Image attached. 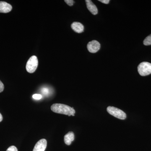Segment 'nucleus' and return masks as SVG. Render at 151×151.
Masks as SVG:
<instances>
[{"label": "nucleus", "mask_w": 151, "mask_h": 151, "mask_svg": "<svg viewBox=\"0 0 151 151\" xmlns=\"http://www.w3.org/2000/svg\"><path fill=\"white\" fill-rule=\"evenodd\" d=\"M143 43L145 45H151V35H149L145 39Z\"/></svg>", "instance_id": "9b49d317"}, {"label": "nucleus", "mask_w": 151, "mask_h": 151, "mask_svg": "<svg viewBox=\"0 0 151 151\" xmlns=\"http://www.w3.org/2000/svg\"><path fill=\"white\" fill-rule=\"evenodd\" d=\"M51 110L54 113L64 114L70 116H74L75 111L73 108L64 104L55 103L52 105Z\"/></svg>", "instance_id": "f257e3e1"}, {"label": "nucleus", "mask_w": 151, "mask_h": 151, "mask_svg": "<svg viewBox=\"0 0 151 151\" xmlns=\"http://www.w3.org/2000/svg\"><path fill=\"white\" fill-rule=\"evenodd\" d=\"M32 97L35 100H39L42 98V96L40 94H36L33 95Z\"/></svg>", "instance_id": "f8f14e48"}, {"label": "nucleus", "mask_w": 151, "mask_h": 151, "mask_svg": "<svg viewBox=\"0 0 151 151\" xmlns=\"http://www.w3.org/2000/svg\"><path fill=\"white\" fill-rule=\"evenodd\" d=\"M4 85L2 82L0 80V93L2 92L4 90Z\"/></svg>", "instance_id": "2eb2a0df"}, {"label": "nucleus", "mask_w": 151, "mask_h": 151, "mask_svg": "<svg viewBox=\"0 0 151 151\" xmlns=\"http://www.w3.org/2000/svg\"><path fill=\"white\" fill-rule=\"evenodd\" d=\"M74 134L73 132H69L64 136V142L67 145H71V142L74 141Z\"/></svg>", "instance_id": "9d476101"}, {"label": "nucleus", "mask_w": 151, "mask_h": 151, "mask_svg": "<svg viewBox=\"0 0 151 151\" xmlns=\"http://www.w3.org/2000/svg\"><path fill=\"white\" fill-rule=\"evenodd\" d=\"M99 1L105 4H108L110 2L109 0H99Z\"/></svg>", "instance_id": "dca6fc26"}, {"label": "nucleus", "mask_w": 151, "mask_h": 151, "mask_svg": "<svg viewBox=\"0 0 151 151\" xmlns=\"http://www.w3.org/2000/svg\"><path fill=\"white\" fill-rule=\"evenodd\" d=\"M6 151H18V150L16 147L14 146H12L10 147Z\"/></svg>", "instance_id": "4468645a"}, {"label": "nucleus", "mask_w": 151, "mask_h": 151, "mask_svg": "<svg viewBox=\"0 0 151 151\" xmlns=\"http://www.w3.org/2000/svg\"><path fill=\"white\" fill-rule=\"evenodd\" d=\"M71 27L75 32L78 33L82 32L84 30V27L83 25L81 23L78 22H73L71 24Z\"/></svg>", "instance_id": "1a4fd4ad"}, {"label": "nucleus", "mask_w": 151, "mask_h": 151, "mask_svg": "<svg viewBox=\"0 0 151 151\" xmlns=\"http://www.w3.org/2000/svg\"><path fill=\"white\" fill-rule=\"evenodd\" d=\"M38 61L37 57L35 55H33L28 60L26 64V70L29 73H33L37 68Z\"/></svg>", "instance_id": "20e7f679"}, {"label": "nucleus", "mask_w": 151, "mask_h": 151, "mask_svg": "<svg viewBox=\"0 0 151 151\" xmlns=\"http://www.w3.org/2000/svg\"><path fill=\"white\" fill-rule=\"evenodd\" d=\"M138 71L142 76H146L151 73V63L147 62H143L138 66Z\"/></svg>", "instance_id": "7ed1b4c3"}, {"label": "nucleus", "mask_w": 151, "mask_h": 151, "mask_svg": "<svg viewBox=\"0 0 151 151\" xmlns=\"http://www.w3.org/2000/svg\"><path fill=\"white\" fill-rule=\"evenodd\" d=\"M12 7L6 2L0 1V13H7L12 11Z\"/></svg>", "instance_id": "0eeeda50"}, {"label": "nucleus", "mask_w": 151, "mask_h": 151, "mask_svg": "<svg viewBox=\"0 0 151 151\" xmlns=\"http://www.w3.org/2000/svg\"><path fill=\"white\" fill-rule=\"evenodd\" d=\"M87 47L89 52L95 53L100 49V44L97 41L92 40L88 43Z\"/></svg>", "instance_id": "39448f33"}, {"label": "nucleus", "mask_w": 151, "mask_h": 151, "mask_svg": "<svg viewBox=\"0 0 151 151\" xmlns=\"http://www.w3.org/2000/svg\"><path fill=\"white\" fill-rule=\"evenodd\" d=\"M86 7L90 11V12L93 15H96L98 13V9L96 6L92 3L91 0H86Z\"/></svg>", "instance_id": "6e6552de"}, {"label": "nucleus", "mask_w": 151, "mask_h": 151, "mask_svg": "<svg viewBox=\"0 0 151 151\" xmlns=\"http://www.w3.org/2000/svg\"><path fill=\"white\" fill-rule=\"evenodd\" d=\"M3 120V116H2L1 114V113H0V122H2Z\"/></svg>", "instance_id": "a211bd4d"}, {"label": "nucleus", "mask_w": 151, "mask_h": 151, "mask_svg": "<svg viewBox=\"0 0 151 151\" xmlns=\"http://www.w3.org/2000/svg\"><path fill=\"white\" fill-rule=\"evenodd\" d=\"M107 110L109 114L118 119L124 120L127 118V115L125 112L119 108L109 106L107 108Z\"/></svg>", "instance_id": "f03ea898"}, {"label": "nucleus", "mask_w": 151, "mask_h": 151, "mask_svg": "<svg viewBox=\"0 0 151 151\" xmlns=\"http://www.w3.org/2000/svg\"><path fill=\"white\" fill-rule=\"evenodd\" d=\"M64 1L69 6H73L74 3V1L73 0H65Z\"/></svg>", "instance_id": "ddd939ff"}, {"label": "nucleus", "mask_w": 151, "mask_h": 151, "mask_svg": "<svg viewBox=\"0 0 151 151\" xmlns=\"http://www.w3.org/2000/svg\"><path fill=\"white\" fill-rule=\"evenodd\" d=\"M42 92L43 94H46L48 93V90L47 89H45V88H44V89H42Z\"/></svg>", "instance_id": "f3484780"}, {"label": "nucleus", "mask_w": 151, "mask_h": 151, "mask_svg": "<svg viewBox=\"0 0 151 151\" xmlns=\"http://www.w3.org/2000/svg\"><path fill=\"white\" fill-rule=\"evenodd\" d=\"M47 142L45 139H42L36 144L33 151H45L46 148Z\"/></svg>", "instance_id": "423d86ee"}]
</instances>
